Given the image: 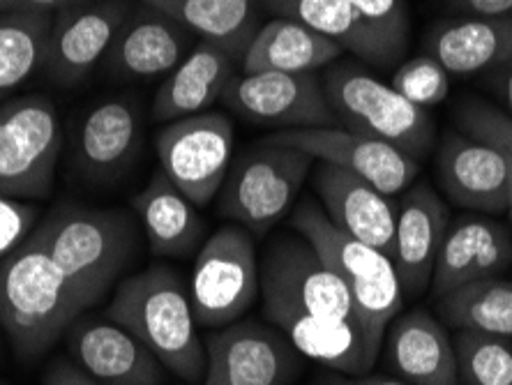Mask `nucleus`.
I'll use <instances>...</instances> for the list:
<instances>
[{"label":"nucleus","instance_id":"obj_36","mask_svg":"<svg viewBox=\"0 0 512 385\" xmlns=\"http://www.w3.org/2000/svg\"><path fill=\"white\" fill-rule=\"evenodd\" d=\"M42 385H100V383L90 379L84 369L74 365L70 358H54L47 367H44Z\"/></svg>","mask_w":512,"mask_h":385},{"label":"nucleus","instance_id":"obj_12","mask_svg":"<svg viewBox=\"0 0 512 385\" xmlns=\"http://www.w3.org/2000/svg\"><path fill=\"white\" fill-rule=\"evenodd\" d=\"M222 100L240 118L282 130L340 127L316 72H254L233 77Z\"/></svg>","mask_w":512,"mask_h":385},{"label":"nucleus","instance_id":"obj_7","mask_svg":"<svg viewBox=\"0 0 512 385\" xmlns=\"http://www.w3.org/2000/svg\"><path fill=\"white\" fill-rule=\"evenodd\" d=\"M314 162L303 150L263 139L233 160L217 213L250 233L270 231L293 210Z\"/></svg>","mask_w":512,"mask_h":385},{"label":"nucleus","instance_id":"obj_39","mask_svg":"<svg viewBox=\"0 0 512 385\" xmlns=\"http://www.w3.org/2000/svg\"><path fill=\"white\" fill-rule=\"evenodd\" d=\"M79 0H0V14L3 12H49L56 14L67 5Z\"/></svg>","mask_w":512,"mask_h":385},{"label":"nucleus","instance_id":"obj_30","mask_svg":"<svg viewBox=\"0 0 512 385\" xmlns=\"http://www.w3.org/2000/svg\"><path fill=\"white\" fill-rule=\"evenodd\" d=\"M275 17L293 19L330 37L344 51L376 67V54L349 0H261Z\"/></svg>","mask_w":512,"mask_h":385},{"label":"nucleus","instance_id":"obj_13","mask_svg":"<svg viewBox=\"0 0 512 385\" xmlns=\"http://www.w3.org/2000/svg\"><path fill=\"white\" fill-rule=\"evenodd\" d=\"M270 143L298 148L314 160L340 166L363 178L381 194L393 199L406 192L416 180L420 164L402 150L367 134L351 132L346 127H312V130H282L266 137Z\"/></svg>","mask_w":512,"mask_h":385},{"label":"nucleus","instance_id":"obj_21","mask_svg":"<svg viewBox=\"0 0 512 385\" xmlns=\"http://www.w3.org/2000/svg\"><path fill=\"white\" fill-rule=\"evenodd\" d=\"M510 266L512 233L506 226L485 217H466L448 226L429 291L439 300L464 284L501 277Z\"/></svg>","mask_w":512,"mask_h":385},{"label":"nucleus","instance_id":"obj_31","mask_svg":"<svg viewBox=\"0 0 512 385\" xmlns=\"http://www.w3.org/2000/svg\"><path fill=\"white\" fill-rule=\"evenodd\" d=\"M358 24L370 37L376 67L390 70L404 60L409 49L411 19L406 0H349Z\"/></svg>","mask_w":512,"mask_h":385},{"label":"nucleus","instance_id":"obj_22","mask_svg":"<svg viewBox=\"0 0 512 385\" xmlns=\"http://www.w3.org/2000/svg\"><path fill=\"white\" fill-rule=\"evenodd\" d=\"M386 362L409 385H462L453 339L425 309L399 312L390 321Z\"/></svg>","mask_w":512,"mask_h":385},{"label":"nucleus","instance_id":"obj_6","mask_svg":"<svg viewBox=\"0 0 512 385\" xmlns=\"http://www.w3.org/2000/svg\"><path fill=\"white\" fill-rule=\"evenodd\" d=\"M289 226L349 286L353 300L376 335L386 337L390 321L404 307V291L393 259L344 233L314 199H305L293 208Z\"/></svg>","mask_w":512,"mask_h":385},{"label":"nucleus","instance_id":"obj_17","mask_svg":"<svg viewBox=\"0 0 512 385\" xmlns=\"http://www.w3.org/2000/svg\"><path fill=\"white\" fill-rule=\"evenodd\" d=\"M194 33L167 14L141 5L127 14L111 42L107 67L120 81L167 77L194 49Z\"/></svg>","mask_w":512,"mask_h":385},{"label":"nucleus","instance_id":"obj_5","mask_svg":"<svg viewBox=\"0 0 512 385\" xmlns=\"http://www.w3.org/2000/svg\"><path fill=\"white\" fill-rule=\"evenodd\" d=\"M321 83L340 127L386 141L416 162L432 150V116L363 65L337 60L326 67Z\"/></svg>","mask_w":512,"mask_h":385},{"label":"nucleus","instance_id":"obj_14","mask_svg":"<svg viewBox=\"0 0 512 385\" xmlns=\"http://www.w3.org/2000/svg\"><path fill=\"white\" fill-rule=\"evenodd\" d=\"M63 339L74 365L100 385H167V367L111 319L84 312L70 323Z\"/></svg>","mask_w":512,"mask_h":385},{"label":"nucleus","instance_id":"obj_16","mask_svg":"<svg viewBox=\"0 0 512 385\" xmlns=\"http://www.w3.org/2000/svg\"><path fill=\"white\" fill-rule=\"evenodd\" d=\"M141 143L139 104L132 97H107L81 118L74 137V166L90 183H116L137 162Z\"/></svg>","mask_w":512,"mask_h":385},{"label":"nucleus","instance_id":"obj_10","mask_svg":"<svg viewBox=\"0 0 512 385\" xmlns=\"http://www.w3.org/2000/svg\"><path fill=\"white\" fill-rule=\"evenodd\" d=\"M233 148L231 118L215 111L171 120L155 137L160 171L197 208H206L220 194L233 164Z\"/></svg>","mask_w":512,"mask_h":385},{"label":"nucleus","instance_id":"obj_23","mask_svg":"<svg viewBox=\"0 0 512 385\" xmlns=\"http://www.w3.org/2000/svg\"><path fill=\"white\" fill-rule=\"evenodd\" d=\"M132 210L155 256L185 259L206 243V220L199 208L162 171L134 196Z\"/></svg>","mask_w":512,"mask_h":385},{"label":"nucleus","instance_id":"obj_11","mask_svg":"<svg viewBox=\"0 0 512 385\" xmlns=\"http://www.w3.org/2000/svg\"><path fill=\"white\" fill-rule=\"evenodd\" d=\"M203 344L206 372L199 385H291L303 369L296 346L268 321L240 319Z\"/></svg>","mask_w":512,"mask_h":385},{"label":"nucleus","instance_id":"obj_24","mask_svg":"<svg viewBox=\"0 0 512 385\" xmlns=\"http://www.w3.org/2000/svg\"><path fill=\"white\" fill-rule=\"evenodd\" d=\"M236 67L238 63L227 51L199 40L183 63L167 74V79L157 88L150 111L153 120L171 123L213 107L217 100H222L224 90L236 77Z\"/></svg>","mask_w":512,"mask_h":385},{"label":"nucleus","instance_id":"obj_25","mask_svg":"<svg viewBox=\"0 0 512 385\" xmlns=\"http://www.w3.org/2000/svg\"><path fill=\"white\" fill-rule=\"evenodd\" d=\"M425 47L448 74L457 77L501 70L512 60V19L459 17L441 21L429 30Z\"/></svg>","mask_w":512,"mask_h":385},{"label":"nucleus","instance_id":"obj_9","mask_svg":"<svg viewBox=\"0 0 512 385\" xmlns=\"http://www.w3.org/2000/svg\"><path fill=\"white\" fill-rule=\"evenodd\" d=\"M63 150L58 109L44 95H24L0 107V194L47 199Z\"/></svg>","mask_w":512,"mask_h":385},{"label":"nucleus","instance_id":"obj_33","mask_svg":"<svg viewBox=\"0 0 512 385\" xmlns=\"http://www.w3.org/2000/svg\"><path fill=\"white\" fill-rule=\"evenodd\" d=\"M390 86L411 104L427 111L429 107H436V104H441L448 97L450 74L434 56L420 54L416 58L402 60L397 65Z\"/></svg>","mask_w":512,"mask_h":385},{"label":"nucleus","instance_id":"obj_1","mask_svg":"<svg viewBox=\"0 0 512 385\" xmlns=\"http://www.w3.org/2000/svg\"><path fill=\"white\" fill-rule=\"evenodd\" d=\"M263 316L303 358L342 374H365L379 358L376 335L346 286L296 231L261 256Z\"/></svg>","mask_w":512,"mask_h":385},{"label":"nucleus","instance_id":"obj_2","mask_svg":"<svg viewBox=\"0 0 512 385\" xmlns=\"http://www.w3.org/2000/svg\"><path fill=\"white\" fill-rule=\"evenodd\" d=\"M107 319L130 330L173 376L199 385L206 372V344L192 312L190 286L178 270L153 263L116 284Z\"/></svg>","mask_w":512,"mask_h":385},{"label":"nucleus","instance_id":"obj_38","mask_svg":"<svg viewBox=\"0 0 512 385\" xmlns=\"http://www.w3.org/2000/svg\"><path fill=\"white\" fill-rule=\"evenodd\" d=\"M314 385H409L402 379H393V376L383 374H342L333 372V369H326Z\"/></svg>","mask_w":512,"mask_h":385},{"label":"nucleus","instance_id":"obj_15","mask_svg":"<svg viewBox=\"0 0 512 385\" xmlns=\"http://www.w3.org/2000/svg\"><path fill=\"white\" fill-rule=\"evenodd\" d=\"M127 0H79L54 14L44 70L60 86H77L109 54L130 14Z\"/></svg>","mask_w":512,"mask_h":385},{"label":"nucleus","instance_id":"obj_37","mask_svg":"<svg viewBox=\"0 0 512 385\" xmlns=\"http://www.w3.org/2000/svg\"><path fill=\"white\" fill-rule=\"evenodd\" d=\"M446 5L462 17L512 19V0H446Z\"/></svg>","mask_w":512,"mask_h":385},{"label":"nucleus","instance_id":"obj_8","mask_svg":"<svg viewBox=\"0 0 512 385\" xmlns=\"http://www.w3.org/2000/svg\"><path fill=\"white\" fill-rule=\"evenodd\" d=\"M187 286L201 328L220 330L243 319L261 296L254 233L233 222L220 226L201 245Z\"/></svg>","mask_w":512,"mask_h":385},{"label":"nucleus","instance_id":"obj_41","mask_svg":"<svg viewBox=\"0 0 512 385\" xmlns=\"http://www.w3.org/2000/svg\"><path fill=\"white\" fill-rule=\"evenodd\" d=\"M508 215H510V224H512V203H510V208H508Z\"/></svg>","mask_w":512,"mask_h":385},{"label":"nucleus","instance_id":"obj_35","mask_svg":"<svg viewBox=\"0 0 512 385\" xmlns=\"http://www.w3.org/2000/svg\"><path fill=\"white\" fill-rule=\"evenodd\" d=\"M40 208L35 203L0 194V259L10 256L37 229Z\"/></svg>","mask_w":512,"mask_h":385},{"label":"nucleus","instance_id":"obj_28","mask_svg":"<svg viewBox=\"0 0 512 385\" xmlns=\"http://www.w3.org/2000/svg\"><path fill=\"white\" fill-rule=\"evenodd\" d=\"M441 321L457 330L512 337V282L501 277L478 279L434 300Z\"/></svg>","mask_w":512,"mask_h":385},{"label":"nucleus","instance_id":"obj_26","mask_svg":"<svg viewBox=\"0 0 512 385\" xmlns=\"http://www.w3.org/2000/svg\"><path fill=\"white\" fill-rule=\"evenodd\" d=\"M167 14L203 42L215 44L243 63L254 35L261 28V0H137Z\"/></svg>","mask_w":512,"mask_h":385},{"label":"nucleus","instance_id":"obj_18","mask_svg":"<svg viewBox=\"0 0 512 385\" xmlns=\"http://www.w3.org/2000/svg\"><path fill=\"white\" fill-rule=\"evenodd\" d=\"M443 192L453 203L478 213H508L512 180L508 164L492 146L464 132H448L436 157Z\"/></svg>","mask_w":512,"mask_h":385},{"label":"nucleus","instance_id":"obj_19","mask_svg":"<svg viewBox=\"0 0 512 385\" xmlns=\"http://www.w3.org/2000/svg\"><path fill=\"white\" fill-rule=\"evenodd\" d=\"M312 183L316 199L335 226L393 259L397 208L390 196L328 162L314 166Z\"/></svg>","mask_w":512,"mask_h":385},{"label":"nucleus","instance_id":"obj_34","mask_svg":"<svg viewBox=\"0 0 512 385\" xmlns=\"http://www.w3.org/2000/svg\"><path fill=\"white\" fill-rule=\"evenodd\" d=\"M459 132L492 146L508 164L512 180V118L483 100H469L457 109Z\"/></svg>","mask_w":512,"mask_h":385},{"label":"nucleus","instance_id":"obj_42","mask_svg":"<svg viewBox=\"0 0 512 385\" xmlns=\"http://www.w3.org/2000/svg\"><path fill=\"white\" fill-rule=\"evenodd\" d=\"M0 358H3V349H0Z\"/></svg>","mask_w":512,"mask_h":385},{"label":"nucleus","instance_id":"obj_43","mask_svg":"<svg viewBox=\"0 0 512 385\" xmlns=\"http://www.w3.org/2000/svg\"><path fill=\"white\" fill-rule=\"evenodd\" d=\"M0 385H7V383H3V381H0Z\"/></svg>","mask_w":512,"mask_h":385},{"label":"nucleus","instance_id":"obj_32","mask_svg":"<svg viewBox=\"0 0 512 385\" xmlns=\"http://www.w3.org/2000/svg\"><path fill=\"white\" fill-rule=\"evenodd\" d=\"M453 344L462 385H512V346L506 337L457 330Z\"/></svg>","mask_w":512,"mask_h":385},{"label":"nucleus","instance_id":"obj_20","mask_svg":"<svg viewBox=\"0 0 512 385\" xmlns=\"http://www.w3.org/2000/svg\"><path fill=\"white\" fill-rule=\"evenodd\" d=\"M448 206L432 187L420 183L406 190L397 208L393 266L404 298H418L429 289L436 256L448 231Z\"/></svg>","mask_w":512,"mask_h":385},{"label":"nucleus","instance_id":"obj_27","mask_svg":"<svg viewBox=\"0 0 512 385\" xmlns=\"http://www.w3.org/2000/svg\"><path fill=\"white\" fill-rule=\"evenodd\" d=\"M344 49L300 21L275 17L259 28L243 56V72L307 74L337 63Z\"/></svg>","mask_w":512,"mask_h":385},{"label":"nucleus","instance_id":"obj_3","mask_svg":"<svg viewBox=\"0 0 512 385\" xmlns=\"http://www.w3.org/2000/svg\"><path fill=\"white\" fill-rule=\"evenodd\" d=\"M84 312L72 284L35 233L0 259V330L19 362L42 360Z\"/></svg>","mask_w":512,"mask_h":385},{"label":"nucleus","instance_id":"obj_40","mask_svg":"<svg viewBox=\"0 0 512 385\" xmlns=\"http://www.w3.org/2000/svg\"><path fill=\"white\" fill-rule=\"evenodd\" d=\"M496 93H499L506 113L512 118V60L499 70V77H496Z\"/></svg>","mask_w":512,"mask_h":385},{"label":"nucleus","instance_id":"obj_29","mask_svg":"<svg viewBox=\"0 0 512 385\" xmlns=\"http://www.w3.org/2000/svg\"><path fill=\"white\" fill-rule=\"evenodd\" d=\"M51 26L49 12L0 14V100L44 67Z\"/></svg>","mask_w":512,"mask_h":385},{"label":"nucleus","instance_id":"obj_4","mask_svg":"<svg viewBox=\"0 0 512 385\" xmlns=\"http://www.w3.org/2000/svg\"><path fill=\"white\" fill-rule=\"evenodd\" d=\"M63 270L84 309L107 296L139 254V233L130 213L63 203L33 231Z\"/></svg>","mask_w":512,"mask_h":385}]
</instances>
